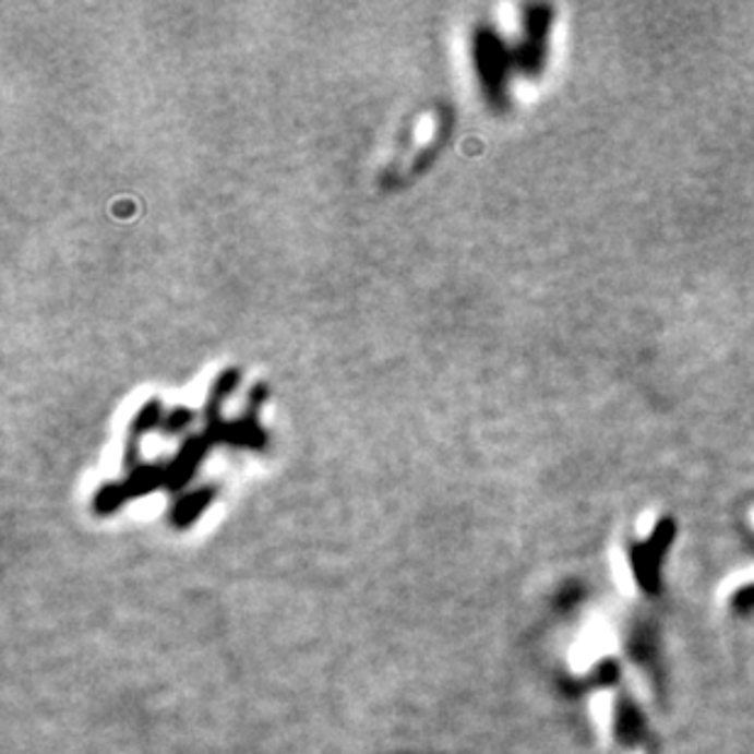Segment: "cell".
Returning a JSON list of instances; mask_svg holds the SVG:
<instances>
[{
  "label": "cell",
  "instance_id": "cell-3",
  "mask_svg": "<svg viewBox=\"0 0 754 754\" xmlns=\"http://www.w3.org/2000/svg\"><path fill=\"white\" fill-rule=\"evenodd\" d=\"M611 562H613V576L618 586H621L623 594H633L635 591V584H633V574H630V564L621 552H613L611 554Z\"/></svg>",
  "mask_w": 754,
  "mask_h": 754
},
{
  "label": "cell",
  "instance_id": "cell-4",
  "mask_svg": "<svg viewBox=\"0 0 754 754\" xmlns=\"http://www.w3.org/2000/svg\"><path fill=\"white\" fill-rule=\"evenodd\" d=\"M750 578H754V566H752L750 572H740V574H735V576H730V582L726 584V591H722V594L728 596L730 591H735V588H740L742 584H747Z\"/></svg>",
  "mask_w": 754,
  "mask_h": 754
},
{
  "label": "cell",
  "instance_id": "cell-2",
  "mask_svg": "<svg viewBox=\"0 0 754 754\" xmlns=\"http://www.w3.org/2000/svg\"><path fill=\"white\" fill-rule=\"evenodd\" d=\"M591 716L596 720L598 730H601V738L603 740L611 738V730H613V696L606 694V691H601V694H596L591 698Z\"/></svg>",
  "mask_w": 754,
  "mask_h": 754
},
{
  "label": "cell",
  "instance_id": "cell-1",
  "mask_svg": "<svg viewBox=\"0 0 754 754\" xmlns=\"http://www.w3.org/2000/svg\"><path fill=\"white\" fill-rule=\"evenodd\" d=\"M613 649V635L603 623L588 625L582 635H578L576 645L572 649V667L574 669H588L598 657L608 655Z\"/></svg>",
  "mask_w": 754,
  "mask_h": 754
},
{
  "label": "cell",
  "instance_id": "cell-5",
  "mask_svg": "<svg viewBox=\"0 0 754 754\" xmlns=\"http://www.w3.org/2000/svg\"><path fill=\"white\" fill-rule=\"evenodd\" d=\"M653 520H655V513H647V515H643V518H639V523H637L639 537H647L649 532H653Z\"/></svg>",
  "mask_w": 754,
  "mask_h": 754
},
{
  "label": "cell",
  "instance_id": "cell-6",
  "mask_svg": "<svg viewBox=\"0 0 754 754\" xmlns=\"http://www.w3.org/2000/svg\"><path fill=\"white\" fill-rule=\"evenodd\" d=\"M750 518H752V525H754V511H752V513H750Z\"/></svg>",
  "mask_w": 754,
  "mask_h": 754
}]
</instances>
